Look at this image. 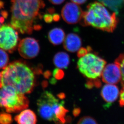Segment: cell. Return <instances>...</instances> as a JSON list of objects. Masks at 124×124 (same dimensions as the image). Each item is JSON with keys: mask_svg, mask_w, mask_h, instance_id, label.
<instances>
[{"mask_svg": "<svg viewBox=\"0 0 124 124\" xmlns=\"http://www.w3.org/2000/svg\"><path fill=\"white\" fill-rule=\"evenodd\" d=\"M11 25L22 34H31L41 26L35 25L38 16L42 18L39 11L45 7L43 0H11Z\"/></svg>", "mask_w": 124, "mask_h": 124, "instance_id": "obj_1", "label": "cell"}, {"mask_svg": "<svg viewBox=\"0 0 124 124\" xmlns=\"http://www.w3.org/2000/svg\"><path fill=\"white\" fill-rule=\"evenodd\" d=\"M35 85V76L33 70L26 63L15 61L7 66L1 72L0 88L9 85L18 93H31Z\"/></svg>", "mask_w": 124, "mask_h": 124, "instance_id": "obj_2", "label": "cell"}, {"mask_svg": "<svg viewBox=\"0 0 124 124\" xmlns=\"http://www.w3.org/2000/svg\"><path fill=\"white\" fill-rule=\"evenodd\" d=\"M87 8L80 21L82 26L91 25L108 32L115 30L118 23L115 13L110 14L104 5L96 1L89 4Z\"/></svg>", "mask_w": 124, "mask_h": 124, "instance_id": "obj_3", "label": "cell"}, {"mask_svg": "<svg viewBox=\"0 0 124 124\" xmlns=\"http://www.w3.org/2000/svg\"><path fill=\"white\" fill-rule=\"evenodd\" d=\"M38 112L42 118L56 123H64L68 110L64 101H60L52 93L46 91L37 101Z\"/></svg>", "mask_w": 124, "mask_h": 124, "instance_id": "obj_4", "label": "cell"}, {"mask_svg": "<svg viewBox=\"0 0 124 124\" xmlns=\"http://www.w3.org/2000/svg\"><path fill=\"white\" fill-rule=\"evenodd\" d=\"M0 107L8 113H16L28 108L29 101L24 94L6 85L0 88Z\"/></svg>", "mask_w": 124, "mask_h": 124, "instance_id": "obj_5", "label": "cell"}, {"mask_svg": "<svg viewBox=\"0 0 124 124\" xmlns=\"http://www.w3.org/2000/svg\"><path fill=\"white\" fill-rule=\"evenodd\" d=\"M106 62L94 53L88 52L80 57L77 66L80 72L87 78L96 80L101 77Z\"/></svg>", "mask_w": 124, "mask_h": 124, "instance_id": "obj_6", "label": "cell"}, {"mask_svg": "<svg viewBox=\"0 0 124 124\" xmlns=\"http://www.w3.org/2000/svg\"><path fill=\"white\" fill-rule=\"evenodd\" d=\"M19 42L18 32L11 25L2 24L0 25V48L13 53Z\"/></svg>", "mask_w": 124, "mask_h": 124, "instance_id": "obj_7", "label": "cell"}, {"mask_svg": "<svg viewBox=\"0 0 124 124\" xmlns=\"http://www.w3.org/2000/svg\"><path fill=\"white\" fill-rule=\"evenodd\" d=\"M18 47L20 55L24 58L27 59L36 57L40 51L38 41L31 38L23 39L19 43Z\"/></svg>", "mask_w": 124, "mask_h": 124, "instance_id": "obj_8", "label": "cell"}, {"mask_svg": "<svg viewBox=\"0 0 124 124\" xmlns=\"http://www.w3.org/2000/svg\"><path fill=\"white\" fill-rule=\"evenodd\" d=\"M82 13L81 7L76 4L67 2L62 8V16L67 23L74 24L80 21Z\"/></svg>", "mask_w": 124, "mask_h": 124, "instance_id": "obj_9", "label": "cell"}, {"mask_svg": "<svg viewBox=\"0 0 124 124\" xmlns=\"http://www.w3.org/2000/svg\"><path fill=\"white\" fill-rule=\"evenodd\" d=\"M104 82L109 84H115L121 81L122 75L121 70L116 63H110L104 67L102 75Z\"/></svg>", "mask_w": 124, "mask_h": 124, "instance_id": "obj_10", "label": "cell"}, {"mask_svg": "<svg viewBox=\"0 0 124 124\" xmlns=\"http://www.w3.org/2000/svg\"><path fill=\"white\" fill-rule=\"evenodd\" d=\"M82 46V40L77 34L69 33L65 38L63 46L68 52H75L79 50Z\"/></svg>", "mask_w": 124, "mask_h": 124, "instance_id": "obj_11", "label": "cell"}, {"mask_svg": "<svg viewBox=\"0 0 124 124\" xmlns=\"http://www.w3.org/2000/svg\"><path fill=\"white\" fill-rule=\"evenodd\" d=\"M118 88L115 84H107L103 87L101 96L108 103H112L117 99L119 95Z\"/></svg>", "mask_w": 124, "mask_h": 124, "instance_id": "obj_12", "label": "cell"}, {"mask_svg": "<svg viewBox=\"0 0 124 124\" xmlns=\"http://www.w3.org/2000/svg\"><path fill=\"white\" fill-rule=\"evenodd\" d=\"M15 120L20 124H34L37 122L36 115L30 109L23 110L15 117Z\"/></svg>", "mask_w": 124, "mask_h": 124, "instance_id": "obj_13", "label": "cell"}, {"mask_svg": "<svg viewBox=\"0 0 124 124\" xmlns=\"http://www.w3.org/2000/svg\"><path fill=\"white\" fill-rule=\"evenodd\" d=\"M48 38L49 41L52 44L58 45L64 41L65 33L64 31L61 28H54L48 33Z\"/></svg>", "mask_w": 124, "mask_h": 124, "instance_id": "obj_14", "label": "cell"}, {"mask_svg": "<svg viewBox=\"0 0 124 124\" xmlns=\"http://www.w3.org/2000/svg\"><path fill=\"white\" fill-rule=\"evenodd\" d=\"M54 64L60 69H66L70 63V57L67 53L64 52L57 53L54 56Z\"/></svg>", "mask_w": 124, "mask_h": 124, "instance_id": "obj_15", "label": "cell"}, {"mask_svg": "<svg viewBox=\"0 0 124 124\" xmlns=\"http://www.w3.org/2000/svg\"><path fill=\"white\" fill-rule=\"evenodd\" d=\"M8 55L3 49L0 48V69H4L8 63Z\"/></svg>", "mask_w": 124, "mask_h": 124, "instance_id": "obj_16", "label": "cell"}, {"mask_svg": "<svg viewBox=\"0 0 124 124\" xmlns=\"http://www.w3.org/2000/svg\"><path fill=\"white\" fill-rule=\"evenodd\" d=\"M115 63H116L119 67L121 72V84L124 86V54H121L118 56L115 60Z\"/></svg>", "mask_w": 124, "mask_h": 124, "instance_id": "obj_17", "label": "cell"}, {"mask_svg": "<svg viewBox=\"0 0 124 124\" xmlns=\"http://www.w3.org/2000/svg\"><path fill=\"white\" fill-rule=\"evenodd\" d=\"M12 122L13 119L10 114L4 112L0 113V124H11Z\"/></svg>", "mask_w": 124, "mask_h": 124, "instance_id": "obj_18", "label": "cell"}, {"mask_svg": "<svg viewBox=\"0 0 124 124\" xmlns=\"http://www.w3.org/2000/svg\"><path fill=\"white\" fill-rule=\"evenodd\" d=\"M78 124H96V121L90 116L82 117L79 121Z\"/></svg>", "mask_w": 124, "mask_h": 124, "instance_id": "obj_19", "label": "cell"}, {"mask_svg": "<svg viewBox=\"0 0 124 124\" xmlns=\"http://www.w3.org/2000/svg\"><path fill=\"white\" fill-rule=\"evenodd\" d=\"M8 13L5 11H1L0 13V25L3 24L5 19L7 18Z\"/></svg>", "mask_w": 124, "mask_h": 124, "instance_id": "obj_20", "label": "cell"}, {"mask_svg": "<svg viewBox=\"0 0 124 124\" xmlns=\"http://www.w3.org/2000/svg\"><path fill=\"white\" fill-rule=\"evenodd\" d=\"M43 18L45 21L47 23H51L53 21V16L50 13H46L43 15Z\"/></svg>", "mask_w": 124, "mask_h": 124, "instance_id": "obj_21", "label": "cell"}, {"mask_svg": "<svg viewBox=\"0 0 124 124\" xmlns=\"http://www.w3.org/2000/svg\"><path fill=\"white\" fill-rule=\"evenodd\" d=\"M53 75L55 78L60 79L63 77V72H62L61 70L59 69H55L54 71Z\"/></svg>", "mask_w": 124, "mask_h": 124, "instance_id": "obj_22", "label": "cell"}, {"mask_svg": "<svg viewBox=\"0 0 124 124\" xmlns=\"http://www.w3.org/2000/svg\"><path fill=\"white\" fill-rule=\"evenodd\" d=\"M120 105L121 107H124V86L120 93Z\"/></svg>", "mask_w": 124, "mask_h": 124, "instance_id": "obj_23", "label": "cell"}, {"mask_svg": "<svg viewBox=\"0 0 124 124\" xmlns=\"http://www.w3.org/2000/svg\"><path fill=\"white\" fill-rule=\"evenodd\" d=\"M88 49L84 48H80L79 49L78 52V56L79 57H80L84 55L87 53L88 52Z\"/></svg>", "mask_w": 124, "mask_h": 124, "instance_id": "obj_24", "label": "cell"}, {"mask_svg": "<svg viewBox=\"0 0 124 124\" xmlns=\"http://www.w3.org/2000/svg\"><path fill=\"white\" fill-rule=\"evenodd\" d=\"M49 1L55 5H59L62 4L65 1V0H48Z\"/></svg>", "mask_w": 124, "mask_h": 124, "instance_id": "obj_25", "label": "cell"}, {"mask_svg": "<svg viewBox=\"0 0 124 124\" xmlns=\"http://www.w3.org/2000/svg\"><path fill=\"white\" fill-rule=\"evenodd\" d=\"M73 2L78 5H81L84 4L87 0H71Z\"/></svg>", "mask_w": 124, "mask_h": 124, "instance_id": "obj_26", "label": "cell"}, {"mask_svg": "<svg viewBox=\"0 0 124 124\" xmlns=\"http://www.w3.org/2000/svg\"><path fill=\"white\" fill-rule=\"evenodd\" d=\"M53 20L54 21H56V22L60 20V15L59 14H57V13H55V14H54L53 15Z\"/></svg>", "mask_w": 124, "mask_h": 124, "instance_id": "obj_27", "label": "cell"}, {"mask_svg": "<svg viewBox=\"0 0 124 124\" xmlns=\"http://www.w3.org/2000/svg\"><path fill=\"white\" fill-rule=\"evenodd\" d=\"M47 11L48 13L52 14H53V13H54V12H55V8H54L51 7V8H47Z\"/></svg>", "mask_w": 124, "mask_h": 124, "instance_id": "obj_28", "label": "cell"}, {"mask_svg": "<svg viewBox=\"0 0 124 124\" xmlns=\"http://www.w3.org/2000/svg\"><path fill=\"white\" fill-rule=\"evenodd\" d=\"M0 80H1V73H0Z\"/></svg>", "mask_w": 124, "mask_h": 124, "instance_id": "obj_29", "label": "cell"}, {"mask_svg": "<svg viewBox=\"0 0 124 124\" xmlns=\"http://www.w3.org/2000/svg\"></svg>", "mask_w": 124, "mask_h": 124, "instance_id": "obj_30", "label": "cell"}]
</instances>
